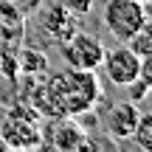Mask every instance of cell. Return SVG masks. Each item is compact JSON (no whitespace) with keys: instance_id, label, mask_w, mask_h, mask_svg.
Instances as JSON below:
<instances>
[{"instance_id":"cell-16","label":"cell","mask_w":152,"mask_h":152,"mask_svg":"<svg viewBox=\"0 0 152 152\" xmlns=\"http://www.w3.org/2000/svg\"><path fill=\"white\" fill-rule=\"evenodd\" d=\"M138 82H144V87L152 90V54L141 56V65H138Z\"/></svg>"},{"instance_id":"cell-4","label":"cell","mask_w":152,"mask_h":152,"mask_svg":"<svg viewBox=\"0 0 152 152\" xmlns=\"http://www.w3.org/2000/svg\"><path fill=\"white\" fill-rule=\"evenodd\" d=\"M85 132L87 130L73 115H48L45 130H39V144L51 152H76Z\"/></svg>"},{"instance_id":"cell-2","label":"cell","mask_w":152,"mask_h":152,"mask_svg":"<svg viewBox=\"0 0 152 152\" xmlns=\"http://www.w3.org/2000/svg\"><path fill=\"white\" fill-rule=\"evenodd\" d=\"M102 20H104V28L118 42H130L147 26L149 14H147V6L138 3V0H107Z\"/></svg>"},{"instance_id":"cell-9","label":"cell","mask_w":152,"mask_h":152,"mask_svg":"<svg viewBox=\"0 0 152 152\" xmlns=\"http://www.w3.org/2000/svg\"><path fill=\"white\" fill-rule=\"evenodd\" d=\"M17 71L23 76H39L48 71V59H45L42 51H34V48H23L17 54Z\"/></svg>"},{"instance_id":"cell-17","label":"cell","mask_w":152,"mask_h":152,"mask_svg":"<svg viewBox=\"0 0 152 152\" xmlns=\"http://www.w3.org/2000/svg\"><path fill=\"white\" fill-rule=\"evenodd\" d=\"M144 102L149 104V113H152V90H147V96H144Z\"/></svg>"},{"instance_id":"cell-12","label":"cell","mask_w":152,"mask_h":152,"mask_svg":"<svg viewBox=\"0 0 152 152\" xmlns=\"http://www.w3.org/2000/svg\"><path fill=\"white\" fill-rule=\"evenodd\" d=\"M127 45H130V48L135 51L138 56H149V54H152V23L147 20V26H144V28H141V31H138Z\"/></svg>"},{"instance_id":"cell-8","label":"cell","mask_w":152,"mask_h":152,"mask_svg":"<svg viewBox=\"0 0 152 152\" xmlns=\"http://www.w3.org/2000/svg\"><path fill=\"white\" fill-rule=\"evenodd\" d=\"M39 9H42V6H39ZM37 14H39V11H37ZM39 26H42V31L48 34L54 42H59V45L79 31L76 14H71L65 6H45L42 14H39Z\"/></svg>"},{"instance_id":"cell-21","label":"cell","mask_w":152,"mask_h":152,"mask_svg":"<svg viewBox=\"0 0 152 152\" xmlns=\"http://www.w3.org/2000/svg\"><path fill=\"white\" fill-rule=\"evenodd\" d=\"M138 152H141V149H138Z\"/></svg>"},{"instance_id":"cell-13","label":"cell","mask_w":152,"mask_h":152,"mask_svg":"<svg viewBox=\"0 0 152 152\" xmlns=\"http://www.w3.org/2000/svg\"><path fill=\"white\" fill-rule=\"evenodd\" d=\"M0 76L14 82L20 71H17V54H9V51H0Z\"/></svg>"},{"instance_id":"cell-1","label":"cell","mask_w":152,"mask_h":152,"mask_svg":"<svg viewBox=\"0 0 152 152\" xmlns=\"http://www.w3.org/2000/svg\"><path fill=\"white\" fill-rule=\"evenodd\" d=\"M102 99L93 71H79L68 65L65 71L48 76V82L34 87V104L39 115H85Z\"/></svg>"},{"instance_id":"cell-5","label":"cell","mask_w":152,"mask_h":152,"mask_svg":"<svg viewBox=\"0 0 152 152\" xmlns=\"http://www.w3.org/2000/svg\"><path fill=\"white\" fill-rule=\"evenodd\" d=\"M138 65H141V56L127 42L104 51V59H102L104 76H107L110 85H115V87H127L130 82H135L138 79Z\"/></svg>"},{"instance_id":"cell-19","label":"cell","mask_w":152,"mask_h":152,"mask_svg":"<svg viewBox=\"0 0 152 152\" xmlns=\"http://www.w3.org/2000/svg\"><path fill=\"white\" fill-rule=\"evenodd\" d=\"M9 152H34V149H9Z\"/></svg>"},{"instance_id":"cell-10","label":"cell","mask_w":152,"mask_h":152,"mask_svg":"<svg viewBox=\"0 0 152 152\" xmlns=\"http://www.w3.org/2000/svg\"><path fill=\"white\" fill-rule=\"evenodd\" d=\"M130 138L135 141V147L141 149V152H152V113H149V110L138 115L135 130H132Z\"/></svg>"},{"instance_id":"cell-7","label":"cell","mask_w":152,"mask_h":152,"mask_svg":"<svg viewBox=\"0 0 152 152\" xmlns=\"http://www.w3.org/2000/svg\"><path fill=\"white\" fill-rule=\"evenodd\" d=\"M138 115L141 113H138L135 102H130V99L115 102L113 107L104 113V130H107V135L113 138V141H127V138L132 135V130H135Z\"/></svg>"},{"instance_id":"cell-11","label":"cell","mask_w":152,"mask_h":152,"mask_svg":"<svg viewBox=\"0 0 152 152\" xmlns=\"http://www.w3.org/2000/svg\"><path fill=\"white\" fill-rule=\"evenodd\" d=\"M76 152H121L115 147V141L110 135H96V132H85L82 144L76 147Z\"/></svg>"},{"instance_id":"cell-18","label":"cell","mask_w":152,"mask_h":152,"mask_svg":"<svg viewBox=\"0 0 152 152\" xmlns=\"http://www.w3.org/2000/svg\"><path fill=\"white\" fill-rule=\"evenodd\" d=\"M0 152H9V144L3 141V135H0Z\"/></svg>"},{"instance_id":"cell-6","label":"cell","mask_w":152,"mask_h":152,"mask_svg":"<svg viewBox=\"0 0 152 152\" xmlns=\"http://www.w3.org/2000/svg\"><path fill=\"white\" fill-rule=\"evenodd\" d=\"M37 118H26V115H11L3 121L0 135L9 144V149H37L39 147V127L34 124Z\"/></svg>"},{"instance_id":"cell-20","label":"cell","mask_w":152,"mask_h":152,"mask_svg":"<svg viewBox=\"0 0 152 152\" xmlns=\"http://www.w3.org/2000/svg\"><path fill=\"white\" fill-rule=\"evenodd\" d=\"M138 3H144V6H147V3H152V0H138Z\"/></svg>"},{"instance_id":"cell-14","label":"cell","mask_w":152,"mask_h":152,"mask_svg":"<svg viewBox=\"0 0 152 152\" xmlns=\"http://www.w3.org/2000/svg\"><path fill=\"white\" fill-rule=\"evenodd\" d=\"M9 3L14 6L23 17H31V14H37V11H39V6H42L45 0H9Z\"/></svg>"},{"instance_id":"cell-15","label":"cell","mask_w":152,"mask_h":152,"mask_svg":"<svg viewBox=\"0 0 152 152\" xmlns=\"http://www.w3.org/2000/svg\"><path fill=\"white\" fill-rule=\"evenodd\" d=\"M62 6H65L71 14L76 17H85V14H90V9H93V0H62Z\"/></svg>"},{"instance_id":"cell-3","label":"cell","mask_w":152,"mask_h":152,"mask_svg":"<svg viewBox=\"0 0 152 152\" xmlns=\"http://www.w3.org/2000/svg\"><path fill=\"white\" fill-rule=\"evenodd\" d=\"M104 51L107 48L102 45L99 37H93V34H87V31H76L73 37H68L65 42H62V59H65V65H71V68L96 73L99 68H102Z\"/></svg>"}]
</instances>
